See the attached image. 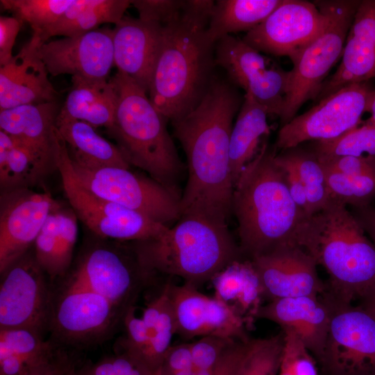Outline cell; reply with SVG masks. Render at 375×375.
I'll return each instance as SVG.
<instances>
[{"label": "cell", "instance_id": "e575fe53", "mask_svg": "<svg viewBox=\"0 0 375 375\" xmlns=\"http://www.w3.org/2000/svg\"><path fill=\"white\" fill-rule=\"evenodd\" d=\"M281 156L296 169L306 190L312 215L326 208L331 201L325 170L316 154L299 146L283 150Z\"/></svg>", "mask_w": 375, "mask_h": 375}, {"label": "cell", "instance_id": "9c48e42d", "mask_svg": "<svg viewBox=\"0 0 375 375\" xmlns=\"http://www.w3.org/2000/svg\"><path fill=\"white\" fill-rule=\"evenodd\" d=\"M72 164L85 187L101 198L144 214L168 227L181 217L179 192L150 176L117 167H85Z\"/></svg>", "mask_w": 375, "mask_h": 375}, {"label": "cell", "instance_id": "d4e9b609", "mask_svg": "<svg viewBox=\"0 0 375 375\" xmlns=\"http://www.w3.org/2000/svg\"><path fill=\"white\" fill-rule=\"evenodd\" d=\"M56 101L0 110V128L28 149L49 172L56 169Z\"/></svg>", "mask_w": 375, "mask_h": 375}, {"label": "cell", "instance_id": "681fc988", "mask_svg": "<svg viewBox=\"0 0 375 375\" xmlns=\"http://www.w3.org/2000/svg\"><path fill=\"white\" fill-rule=\"evenodd\" d=\"M110 359L117 375H154L144 363L126 352L121 351Z\"/></svg>", "mask_w": 375, "mask_h": 375}, {"label": "cell", "instance_id": "f6af8a7d", "mask_svg": "<svg viewBox=\"0 0 375 375\" xmlns=\"http://www.w3.org/2000/svg\"><path fill=\"white\" fill-rule=\"evenodd\" d=\"M180 0H135L131 4L139 13V18L161 24L174 16L182 8Z\"/></svg>", "mask_w": 375, "mask_h": 375}, {"label": "cell", "instance_id": "7bdbcfd3", "mask_svg": "<svg viewBox=\"0 0 375 375\" xmlns=\"http://www.w3.org/2000/svg\"><path fill=\"white\" fill-rule=\"evenodd\" d=\"M236 341L239 340L218 335H206L191 342L194 369L200 370L212 367Z\"/></svg>", "mask_w": 375, "mask_h": 375}, {"label": "cell", "instance_id": "30bf717a", "mask_svg": "<svg viewBox=\"0 0 375 375\" xmlns=\"http://www.w3.org/2000/svg\"><path fill=\"white\" fill-rule=\"evenodd\" d=\"M322 351L320 375H375V319L359 305L335 299Z\"/></svg>", "mask_w": 375, "mask_h": 375}, {"label": "cell", "instance_id": "e0dca14e", "mask_svg": "<svg viewBox=\"0 0 375 375\" xmlns=\"http://www.w3.org/2000/svg\"><path fill=\"white\" fill-rule=\"evenodd\" d=\"M174 316L176 333L185 338L218 335L247 342L246 319L233 308L215 296L184 283L166 284Z\"/></svg>", "mask_w": 375, "mask_h": 375}, {"label": "cell", "instance_id": "b9f144b4", "mask_svg": "<svg viewBox=\"0 0 375 375\" xmlns=\"http://www.w3.org/2000/svg\"><path fill=\"white\" fill-rule=\"evenodd\" d=\"M122 323L125 327L126 336L119 344L122 351L137 358L151 369L149 335L142 317L136 316L135 306L127 310Z\"/></svg>", "mask_w": 375, "mask_h": 375}, {"label": "cell", "instance_id": "277c9868", "mask_svg": "<svg viewBox=\"0 0 375 375\" xmlns=\"http://www.w3.org/2000/svg\"><path fill=\"white\" fill-rule=\"evenodd\" d=\"M297 243L325 269L335 299L353 303L375 290V245L344 204L331 201L306 217Z\"/></svg>", "mask_w": 375, "mask_h": 375}, {"label": "cell", "instance_id": "d6a6232c", "mask_svg": "<svg viewBox=\"0 0 375 375\" xmlns=\"http://www.w3.org/2000/svg\"><path fill=\"white\" fill-rule=\"evenodd\" d=\"M48 172L28 149L0 130L1 192L30 188Z\"/></svg>", "mask_w": 375, "mask_h": 375}, {"label": "cell", "instance_id": "1f68e13d", "mask_svg": "<svg viewBox=\"0 0 375 375\" xmlns=\"http://www.w3.org/2000/svg\"><path fill=\"white\" fill-rule=\"evenodd\" d=\"M283 0H218L215 1L208 27L216 43L231 33L249 31L262 23Z\"/></svg>", "mask_w": 375, "mask_h": 375}, {"label": "cell", "instance_id": "3957f363", "mask_svg": "<svg viewBox=\"0 0 375 375\" xmlns=\"http://www.w3.org/2000/svg\"><path fill=\"white\" fill-rule=\"evenodd\" d=\"M276 149L264 144L234 187L232 212L245 259L283 246H299L298 231L308 217L290 194L283 171L275 159Z\"/></svg>", "mask_w": 375, "mask_h": 375}, {"label": "cell", "instance_id": "2e32d148", "mask_svg": "<svg viewBox=\"0 0 375 375\" xmlns=\"http://www.w3.org/2000/svg\"><path fill=\"white\" fill-rule=\"evenodd\" d=\"M215 62L230 78L253 97L268 115L280 117L284 104L289 71L267 66L265 58L242 39L227 35L215 44Z\"/></svg>", "mask_w": 375, "mask_h": 375}, {"label": "cell", "instance_id": "4316f807", "mask_svg": "<svg viewBox=\"0 0 375 375\" xmlns=\"http://www.w3.org/2000/svg\"><path fill=\"white\" fill-rule=\"evenodd\" d=\"M56 126L67 144L73 163L85 167L130 169L118 147L99 135L91 124L74 119L60 109Z\"/></svg>", "mask_w": 375, "mask_h": 375}, {"label": "cell", "instance_id": "8d00e7d4", "mask_svg": "<svg viewBox=\"0 0 375 375\" xmlns=\"http://www.w3.org/2000/svg\"><path fill=\"white\" fill-rule=\"evenodd\" d=\"M76 0H1L2 7L27 23L42 40L44 34L64 15Z\"/></svg>", "mask_w": 375, "mask_h": 375}, {"label": "cell", "instance_id": "5b68a950", "mask_svg": "<svg viewBox=\"0 0 375 375\" xmlns=\"http://www.w3.org/2000/svg\"><path fill=\"white\" fill-rule=\"evenodd\" d=\"M150 276H175L198 288L234 261L245 259L227 224L183 215L159 235L127 244Z\"/></svg>", "mask_w": 375, "mask_h": 375}, {"label": "cell", "instance_id": "7c38bea8", "mask_svg": "<svg viewBox=\"0 0 375 375\" xmlns=\"http://www.w3.org/2000/svg\"><path fill=\"white\" fill-rule=\"evenodd\" d=\"M48 277L30 250L1 273L0 329L49 327L53 294Z\"/></svg>", "mask_w": 375, "mask_h": 375}, {"label": "cell", "instance_id": "52a82bcc", "mask_svg": "<svg viewBox=\"0 0 375 375\" xmlns=\"http://www.w3.org/2000/svg\"><path fill=\"white\" fill-rule=\"evenodd\" d=\"M328 15L323 30L292 60L281 126L290 122L310 99H315L326 76L342 57L360 0L322 1Z\"/></svg>", "mask_w": 375, "mask_h": 375}, {"label": "cell", "instance_id": "4dcf8cb0", "mask_svg": "<svg viewBox=\"0 0 375 375\" xmlns=\"http://www.w3.org/2000/svg\"><path fill=\"white\" fill-rule=\"evenodd\" d=\"M131 4L130 0H76L60 20L43 36V43L53 36L74 37L97 29L105 23L116 24Z\"/></svg>", "mask_w": 375, "mask_h": 375}, {"label": "cell", "instance_id": "8fae6325", "mask_svg": "<svg viewBox=\"0 0 375 375\" xmlns=\"http://www.w3.org/2000/svg\"><path fill=\"white\" fill-rule=\"evenodd\" d=\"M374 92L371 81L340 88L282 126L276 148L286 150L309 140L335 138L358 126Z\"/></svg>", "mask_w": 375, "mask_h": 375}, {"label": "cell", "instance_id": "9f6ffc18", "mask_svg": "<svg viewBox=\"0 0 375 375\" xmlns=\"http://www.w3.org/2000/svg\"><path fill=\"white\" fill-rule=\"evenodd\" d=\"M169 375H196V369L194 368L183 369Z\"/></svg>", "mask_w": 375, "mask_h": 375}, {"label": "cell", "instance_id": "816d5d0a", "mask_svg": "<svg viewBox=\"0 0 375 375\" xmlns=\"http://www.w3.org/2000/svg\"><path fill=\"white\" fill-rule=\"evenodd\" d=\"M69 361L64 356L36 369L30 375H65L74 368Z\"/></svg>", "mask_w": 375, "mask_h": 375}, {"label": "cell", "instance_id": "6da1fadb", "mask_svg": "<svg viewBox=\"0 0 375 375\" xmlns=\"http://www.w3.org/2000/svg\"><path fill=\"white\" fill-rule=\"evenodd\" d=\"M240 102L231 86L212 80L197 106L172 122L188 162V178L181 198V216L199 215L227 224L234 190L230 137Z\"/></svg>", "mask_w": 375, "mask_h": 375}, {"label": "cell", "instance_id": "ffe728a7", "mask_svg": "<svg viewBox=\"0 0 375 375\" xmlns=\"http://www.w3.org/2000/svg\"><path fill=\"white\" fill-rule=\"evenodd\" d=\"M260 278L265 300L319 296L326 283L319 276L315 258L295 245L281 247L251 259Z\"/></svg>", "mask_w": 375, "mask_h": 375}, {"label": "cell", "instance_id": "f35d334b", "mask_svg": "<svg viewBox=\"0 0 375 375\" xmlns=\"http://www.w3.org/2000/svg\"><path fill=\"white\" fill-rule=\"evenodd\" d=\"M284 345V333L250 339L233 375H278Z\"/></svg>", "mask_w": 375, "mask_h": 375}, {"label": "cell", "instance_id": "db71d44e", "mask_svg": "<svg viewBox=\"0 0 375 375\" xmlns=\"http://www.w3.org/2000/svg\"><path fill=\"white\" fill-rule=\"evenodd\" d=\"M359 306L375 319V290L361 299Z\"/></svg>", "mask_w": 375, "mask_h": 375}, {"label": "cell", "instance_id": "c3c4849f", "mask_svg": "<svg viewBox=\"0 0 375 375\" xmlns=\"http://www.w3.org/2000/svg\"><path fill=\"white\" fill-rule=\"evenodd\" d=\"M23 24L15 17H0V66L6 65L13 57L12 47Z\"/></svg>", "mask_w": 375, "mask_h": 375}, {"label": "cell", "instance_id": "d590c367", "mask_svg": "<svg viewBox=\"0 0 375 375\" xmlns=\"http://www.w3.org/2000/svg\"><path fill=\"white\" fill-rule=\"evenodd\" d=\"M8 354L19 357L33 370L61 356L42 334L26 328L0 329V356Z\"/></svg>", "mask_w": 375, "mask_h": 375}, {"label": "cell", "instance_id": "60d3db41", "mask_svg": "<svg viewBox=\"0 0 375 375\" xmlns=\"http://www.w3.org/2000/svg\"><path fill=\"white\" fill-rule=\"evenodd\" d=\"M284 333V345L278 375H320L316 360L301 340L289 329Z\"/></svg>", "mask_w": 375, "mask_h": 375}, {"label": "cell", "instance_id": "4fadbf2b", "mask_svg": "<svg viewBox=\"0 0 375 375\" xmlns=\"http://www.w3.org/2000/svg\"><path fill=\"white\" fill-rule=\"evenodd\" d=\"M127 244L98 245L81 258L69 280L105 297L127 311L152 279Z\"/></svg>", "mask_w": 375, "mask_h": 375}, {"label": "cell", "instance_id": "f1b7e54d", "mask_svg": "<svg viewBox=\"0 0 375 375\" xmlns=\"http://www.w3.org/2000/svg\"><path fill=\"white\" fill-rule=\"evenodd\" d=\"M212 281L215 288L214 296L233 308L248 324L256 319L265 297L251 260L234 261Z\"/></svg>", "mask_w": 375, "mask_h": 375}, {"label": "cell", "instance_id": "7dc6e473", "mask_svg": "<svg viewBox=\"0 0 375 375\" xmlns=\"http://www.w3.org/2000/svg\"><path fill=\"white\" fill-rule=\"evenodd\" d=\"M190 368H194L190 343L172 345L163 359L160 375H169Z\"/></svg>", "mask_w": 375, "mask_h": 375}, {"label": "cell", "instance_id": "9a60e30c", "mask_svg": "<svg viewBox=\"0 0 375 375\" xmlns=\"http://www.w3.org/2000/svg\"><path fill=\"white\" fill-rule=\"evenodd\" d=\"M328 12L322 1L283 0L242 40L260 52L292 60L325 27Z\"/></svg>", "mask_w": 375, "mask_h": 375}, {"label": "cell", "instance_id": "cb8c5ba5", "mask_svg": "<svg viewBox=\"0 0 375 375\" xmlns=\"http://www.w3.org/2000/svg\"><path fill=\"white\" fill-rule=\"evenodd\" d=\"M113 28L114 65L148 94L160 43V24L124 16Z\"/></svg>", "mask_w": 375, "mask_h": 375}, {"label": "cell", "instance_id": "f546056e", "mask_svg": "<svg viewBox=\"0 0 375 375\" xmlns=\"http://www.w3.org/2000/svg\"><path fill=\"white\" fill-rule=\"evenodd\" d=\"M267 115L260 104L244 94L230 137V167L234 187L244 167L256 155L260 138L269 133Z\"/></svg>", "mask_w": 375, "mask_h": 375}, {"label": "cell", "instance_id": "ba28073f", "mask_svg": "<svg viewBox=\"0 0 375 375\" xmlns=\"http://www.w3.org/2000/svg\"><path fill=\"white\" fill-rule=\"evenodd\" d=\"M56 165L71 208L78 219L99 238L129 242L141 241L153 238L168 228L144 214L101 198L87 189L74 172L67 144L58 130Z\"/></svg>", "mask_w": 375, "mask_h": 375}, {"label": "cell", "instance_id": "d6986e66", "mask_svg": "<svg viewBox=\"0 0 375 375\" xmlns=\"http://www.w3.org/2000/svg\"><path fill=\"white\" fill-rule=\"evenodd\" d=\"M113 29L97 28L74 37L46 42L38 54L51 75L108 78L114 65Z\"/></svg>", "mask_w": 375, "mask_h": 375}, {"label": "cell", "instance_id": "6f0895ef", "mask_svg": "<svg viewBox=\"0 0 375 375\" xmlns=\"http://www.w3.org/2000/svg\"><path fill=\"white\" fill-rule=\"evenodd\" d=\"M65 375H76L75 368H72L69 372H68Z\"/></svg>", "mask_w": 375, "mask_h": 375}, {"label": "cell", "instance_id": "ac0fdd59", "mask_svg": "<svg viewBox=\"0 0 375 375\" xmlns=\"http://www.w3.org/2000/svg\"><path fill=\"white\" fill-rule=\"evenodd\" d=\"M58 203L49 192L31 188L1 192L0 273L30 250Z\"/></svg>", "mask_w": 375, "mask_h": 375}, {"label": "cell", "instance_id": "484cf974", "mask_svg": "<svg viewBox=\"0 0 375 375\" xmlns=\"http://www.w3.org/2000/svg\"><path fill=\"white\" fill-rule=\"evenodd\" d=\"M77 216L59 203L49 215L34 242L35 258L53 280L68 270L78 236Z\"/></svg>", "mask_w": 375, "mask_h": 375}, {"label": "cell", "instance_id": "8992f818", "mask_svg": "<svg viewBox=\"0 0 375 375\" xmlns=\"http://www.w3.org/2000/svg\"><path fill=\"white\" fill-rule=\"evenodd\" d=\"M110 78L117 92V105L108 134L130 165L178 192L183 165L167 131V119L129 76L117 71Z\"/></svg>", "mask_w": 375, "mask_h": 375}, {"label": "cell", "instance_id": "44dd1931", "mask_svg": "<svg viewBox=\"0 0 375 375\" xmlns=\"http://www.w3.org/2000/svg\"><path fill=\"white\" fill-rule=\"evenodd\" d=\"M333 312V302L325 292L319 296L275 299L262 305L256 315L293 331L317 360L324 348Z\"/></svg>", "mask_w": 375, "mask_h": 375}, {"label": "cell", "instance_id": "ab89813d", "mask_svg": "<svg viewBox=\"0 0 375 375\" xmlns=\"http://www.w3.org/2000/svg\"><path fill=\"white\" fill-rule=\"evenodd\" d=\"M324 169L331 201L352 208L371 205L375 199V170L357 176H346Z\"/></svg>", "mask_w": 375, "mask_h": 375}, {"label": "cell", "instance_id": "f907efd6", "mask_svg": "<svg viewBox=\"0 0 375 375\" xmlns=\"http://www.w3.org/2000/svg\"><path fill=\"white\" fill-rule=\"evenodd\" d=\"M352 208L351 213L375 245V208L369 205Z\"/></svg>", "mask_w": 375, "mask_h": 375}, {"label": "cell", "instance_id": "83f0119b", "mask_svg": "<svg viewBox=\"0 0 375 375\" xmlns=\"http://www.w3.org/2000/svg\"><path fill=\"white\" fill-rule=\"evenodd\" d=\"M72 87L61 110L92 126L110 128L114 122L117 92L111 78L72 76Z\"/></svg>", "mask_w": 375, "mask_h": 375}, {"label": "cell", "instance_id": "603a6c76", "mask_svg": "<svg viewBox=\"0 0 375 375\" xmlns=\"http://www.w3.org/2000/svg\"><path fill=\"white\" fill-rule=\"evenodd\" d=\"M337 70L323 83L320 101L340 88L375 78V0H361L356 10Z\"/></svg>", "mask_w": 375, "mask_h": 375}, {"label": "cell", "instance_id": "5bb4252c", "mask_svg": "<svg viewBox=\"0 0 375 375\" xmlns=\"http://www.w3.org/2000/svg\"><path fill=\"white\" fill-rule=\"evenodd\" d=\"M126 312L69 279L59 296L53 298L49 327L63 341L89 343L110 333L123 322Z\"/></svg>", "mask_w": 375, "mask_h": 375}, {"label": "cell", "instance_id": "7402d4cb", "mask_svg": "<svg viewBox=\"0 0 375 375\" xmlns=\"http://www.w3.org/2000/svg\"><path fill=\"white\" fill-rule=\"evenodd\" d=\"M42 44L40 37L33 34L30 41L0 67V110L56 101L58 92L38 54Z\"/></svg>", "mask_w": 375, "mask_h": 375}, {"label": "cell", "instance_id": "74e56055", "mask_svg": "<svg viewBox=\"0 0 375 375\" xmlns=\"http://www.w3.org/2000/svg\"><path fill=\"white\" fill-rule=\"evenodd\" d=\"M311 151L319 157L375 156V122L369 117L335 138L317 140Z\"/></svg>", "mask_w": 375, "mask_h": 375}, {"label": "cell", "instance_id": "ee69618b", "mask_svg": "<svg viewBox=\"0 0 375 375\" xmlns=\"http://www.w3.org/2000/svg\"><path fill=\"white\" fill-rule=\"evenodd\" d=\"M317 158L325 169L346 176H357L375 170L373 156Z\"/></svg>", "mask_w": 375, "mask_h": 375}, {"label": "cell", "instance_id": "f5cc1de1", "mask_svg": "<svg viewBox=\"0 0 375 375\" xmlns=\"http://www.w3.org/2000/svg\"><path fill=\"white\" fill-rule=\"evenodd\" d=\"M76 375H117L110 357L85 367L81 369H75Z\"/></svg>", "mask_w": 375, "mask_h": 375}, {"label": "cell", "instance_id": "11a10c76", "mask_svg": "<svg viewBox=\"0 0 375 375\" xmlns=\"http://www.w3.org/2000/svg\"><path fill=\"white\" fill-rule=\"evenodd\" d=\"M368 112L371 114L370 118L375 122V92L370 101Z\"/></svg>", "mask_w": 375, "mask_h": 375}, {"label": "cell", "instance_id": "bcb514c9", "mask_svg": "<svg viewBox=\"0 0 375 375\" xmlns=\"http://www.w3.org/2000/svg\"><path fill=\"white\" fill-rule=\"evenodd\" d=\"M275 159L283 171L285 182L292 199L307 216H310L306 190L296 169L281 154L276 155Z\"/></svg>", "mask_w": 375, "mask_h": 375}, {"label": "cell", "instance_id": "836d02e7", "mask_svg": "<svg viewBox=\"0 0 375 375\" xmlns=\"http://www.w3.org/2000/svg\"><path fill=\"white\" fill-rule=\"evenodd\" d=\"M141 317L150 338L149 366L154 375H160L163 359L176 333L175 319L167 285L159 295L146 306Z\"/></svg>", "mask_w": 375, "mask_h": 375}, {"label": "cell", "instance_id": "7a4b0ae2", "mask_svg": "<svg viewBox=\"0 0 375 375\" xmlns=\"http://www.w3.org/2000/svg\"><path fill=\"white\" fill-rule=\"evenodd\" d=\"M214 3L184 1L181 10L160 24V47L148 95L171 122L192 110L211 82L216 43L209 38L208 27Z\"/></svg>", "mask_w": 375, "mask_h": 375}]
</instances>
